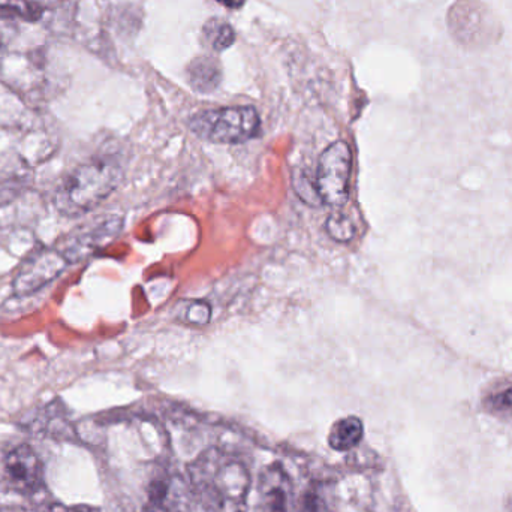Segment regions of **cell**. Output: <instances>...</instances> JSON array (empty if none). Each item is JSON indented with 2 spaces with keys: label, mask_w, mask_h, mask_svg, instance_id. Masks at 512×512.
<instances>
[{
  "label": "cell",
  "mask_w": 512,
  "mask_h": 512,
  "mask_svg": "<svg viewBox=\"0 0 512 512\" xmlns=\"http://www.w3.org/2000/svg\"><path fill=\"white\" fill-rule=\"evenodd\" d=\"M352 155L345 141H336L319 156L315 186L322 203L342 209L348 201Z\"/></svg>",
  "instance_id": "3"
},
{
  "label": "cell",
  "mask_w": 512,
  "mask_h": 512,
  "mask_svg": "<svg viewBox=\"0 0 512 512\" xmlns=\"http://www.w3.org/2000/svg\"><path fill=\"white\" fill-rule=\"evenodd\" d=\"M192 132L218 144H240L252 140L261 128L258 111L249 105L201 111L189 122Z\"/></svg>",
  "instance_id": "2"
},
{
  "label": "cell",
  "mask_w": 512,
  "mask_h": 512,
  "mask_svg": "<svg viewBox=\"0 0 512 512\" xmlns=\"http://www.w3.org/2000/svg\"><path fill=\"white\" fill-rule=\"evenodd\" d=\"M69 262L59 249L41 248L33 251L21 262L14 279V292L18 297L33 294L42 286L53 282L68 267Z\"/></svg>",
  "instance_id": "6"
},
{
  "label": "cell",
  "mask_w": 512,
  "mask_h": 512,
  "mask_svg": "<svg viewBox=\"0 0 512 512\" xmlns=\"http://www.w3.org/2000/svg\"><path fill=\"white\" fill-rule=\"evenodd\" d=\"M364 436L360 418L346 417L336 421L328 433V445L339 453H348L358 447Z\"/></svg>",
  "instance_id": "9"
},
{
  "label": "cell",
  "mask_w": 512,
  "mask_h": 512,
  "mask_svg": "<svg viewBox=\"0 0 512 512\" xmlns=\"http://www.w3.org/2000/svg\"><path fill=\"white\" fill-rule=\"evenodd\" d=\"M0 512H32L17 507H0Z\"/></svg>",
  "instance_id": "19"
},
{
  "label": "cell",
  "mask_w": 512,
  "mask_h": 512,
  "mask_svg": "<svg viewBox=\"0 0 512 512\" xmlns=\"http://www.w3.org/2000/svg\"><path fill=\"white\" fill-rule=\"evenodd\" d=\"M186 81L201 95L215 92L222 83V66L215 57L198 56L186 66Z\"/></svg>",
  "instance_id": "8"
},
{
  "label": "cell",
  "mask_w": 512,
  "mask_h": 512,
  "mask_svg": "<svg viewBox=\"0 0 512 512\" xmlns=\"http://www.w3.org/2000/svg\"><path fill=\"white\" fill-rule=\"evenodd\" d=\"M236 30L233 29L230 23L224 18H210L206 21L201 33L203 44L215 53H222L233 47L236 42Z\"/></svg>",
  "instance_id": "10"
},
{
  "label": "cell",
  "mask_w": 512,
  "mask_h": 512,
  "mask_svg": "<svg viewBox=\"0 0 512 512\" xmlns=\"http://www.w3.org/2000/svg\"><path fill=\"white\" fill-rule=\"evenodd\" d=\"M489 408L493 414L512 415V387L498 391L489 399Z\"/></svg>",
  "instance_id": "14"
},
{
  "label": "cell",
  "mask_w": 512,
  "mask_h": 512,
  "mask_svg": "<svg viewBox=\"0 0 512 512\" xmlns=\"http://www.w3.org/2000/svg\"><path fill=\"white\" fill-rule=\"evenodd\" d=\"M186 321L195 325H206L210 321V307L206 303H194L189 306Z\"/></svg>",
  "instance_id": "16"
},
{
  "label": "cell",
  "mask_w": 512,
  "mask_h": 512,
  "mask_svg": "<svg viewBox=\"0 0 512 512\" xmlns=\"http://www.w3.org/2000/svg\"><path fill=\"white\" fill-rule=\"evenodd\" d=\"M505 512H512V495L505 499Z\"/></svg>",
  "instance_id": "20"
},
{
  "label": "cell",
  "mask_w": 512,
  "mask_h": 512,
  "mask_svg": "<svg viewBox=\"0 0 512 512\" xmlns=\"http://www.w3.org/2000/svg\"><path fill=\"white\" fill-rule=\"evenodd\" d=\"M327 230L331 239L339 243L351 242L355 231L351 219L345 213L340 212V209H334L330 218L327 219Z\"/></svg>",
  "instance_id": "11"
},
{
  "label": "cell",
  "mask_w": 512,
  "mask_h": 512,
  "mask_svg": "<svg viewBox=\"0 0 512 512\" xmlns=\"http://www.w3.org/2000/svg\"><path fill=\"white\" fill-rule=\"evenodd\" d=\"M123 228V219L119 216L104 215L84 222L72 230L57 246L69 264H77L95 255L99 249L113 242Z\"/></svg>",
  "instance_id": "4"
},
{
  "label": "cell",
  "mask_w": 512,
  "mask_h": 512,
  "mask_svg": "<svg viewBox=\"0 0 512 512\" xmlns=\"http://www.w3.org/2000/svg\"><path fill=\"white\" fill-rule=\"evenodd\" d=\"M215 2L221 3L228 9H240L245 6L246 0H215Z\"/></svg>",
  "instance_id": "18"
},
{
  "label": "cell",
  "mask_w": 512,
  "mask_h": 512,
  "mask_svg": "<svg viewBox=\"0 0 512 512\" xmlns=\"http://www.w3.org/2000/svg\"><path fill=\"white\" fill-rule=\"evenodd\" d=\"M5 472L18 492H36L44 484V465L29 445H20L8 454Z\"/></svg>",
  "instance_id": "7"
},
{
  "label": "cell",
  "mask_w": 512,
  "mask_h": 512,
  "mask_svg": "<svg viewBox=\"0 0 512 512\" xmlns=\"http://www.w3.org/2000/svg\"><path fill=\"white\" fill-rule=\"evenodd\" d=\"M267 512H288V493L282 483H273L265 490Z\"/></svg>",
  "instance_id": "12"
},
{
  "label": "cell",
  "mask_w": 512,
  "mask_h": 512,
  "mask_svg": "<svg viewBox=\"0 0 512 512\" xmlns=\"http://www.w3.org/2000/svg\"><path fill=\"white\" fill-rule=\"evenodd\" d=\"M450 29L457 41L465 45H486L498 35L492 12L475 0H460L451 8Z\"/></svg>",
  "instance_id": "5"
},
{
  "label": "cell",
  "mask_w": 512,
  "mask_h": 512,
  "mask_svg": "<svg viewBox=\"0 0 512 512\" xmlns=\"http://www.w3.org/2000/svg\"><path fill=\"white\" fill-rule=\"evenodd\" d=\"M50 512H101L98 508L89 507V505H74V507H65V505H53Z\"/></svg>",
  "instance_id": "17"
},
{
  "label": "cell",
  "mask_w": 512,
  "mask_h": 512,
  "mask_svg": "<svg viewBox=\"0 0 512 512\" xmlns=\"http://www.w3.org/2000/svg\"><path fill=\"white\" fill-rule=\"evenodd\" d=\"M301 512H330L328 507V492L319 486L307 490L303 499V510Z\"/></svg>",
  "instance_id": "13"
},
{
  "label": "cell",
  "mask_w": 512,
  "mask_h": 512,
  "mask_svg": "<svg viewBox=\"0 0 512 512\" xmlns=\"http://www.w3.org/2000/svg\"><path fill=\"white\" fill-rule=\"evenodd\" d=\"M0 11L12 12V14L20 15L27 20H36L35 6L29 0H0Z\"/></svg>",
  "instance_id": "15"
},
{
  "label": "cell",
  "mask_w": 512,
  "mask_h": 512,
  "mask_svg": "<svg viewBox=\"0 0 512 512\" xmlns=\"http://www.w3.org/2000/svg\"><path fill=\"white\" fill-rule=\"evenodd\" d=\"M122 162L102 156L84 162L66 174L54 194V204L62 215L78 218L104 203L123 180Z\"/></svg>",
  "instance_id": "1"
}]
</instances>
